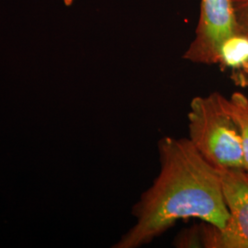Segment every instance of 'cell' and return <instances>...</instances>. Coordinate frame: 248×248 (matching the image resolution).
I'll return each instance as SVG.
<instances>
[{"label":"cell","instance_id":"cell-1","mask_svg":"<svg viewBox=\"0 0 248 248\" xmlns=\"http://www.w3.org/2000/svg\"><path fill=\"white\" fill-rule=\"evenodd\" d=\"M158 153L159 173L133 206L135 223L115 248L148 245L180 220L197 219L219 229L228 222L219 169L187 138L163 137Z\"/></svg>","mask_w":248,"mask_h":248},{"label":"cell","instance_id":"cell-2","mask_svg":"<svg viewBox=\"0 0 248 248\" xmlns=\"http://www.w3.org/2000/svg\"><path fill=\"white\" fill-rule=\"evenodd\" d=\"M187 139L219 169H244L239 131L219 92L192 98L187 112Z\"/></svg>","mask_w":248,"mask_h":248},{"label":"cell","instance_id":"cell-3","mask_svg":"<svg viewBox=\"0 0 248 248\" xmlns=\"http://www.w3.org/2000/svg\"><path fill=\"white\" fill-rule=\"evenodd\" d=\"M229 211L223 229L201 222L202 248H248V177L242 169H219Z\"/></svg>","mask_w":248,"mask_h":248},{"label":"cell","instance_id":"cell-4","mask_svg":"<svg viewBox=\"0 0 248 248\" xmlns=\"http://www.w3.org/2000/svg\"><path fill=\"white\" fill-rule=\"evenodd\" d=\"M237 31L232 0H201L195 37L183 58L194 63L217 64L223 41Z\"/></svg>","mask_w":248,"mask_h":248},{"label":"cell","instance_id":"cell-5","mask_svg":"<svg viewBox=\"0 0 248 248\" xmlns=\"http://www.w3.org/2000/svg\"><path fill=\"white\" fill-rule=\"evenodd\" d=\"M217 64L230 71L234 81L247 86L248 79V36L237 31L223 41L218 54Z\"/></svg>","mask_w":248,"mask_h":248},{"label":"cell","instance_id":"cell-6","mask_svg":"<svg viewBox=\"0 0 248 248\" xmlns=\"http://www.w3.org/2000/svg\"><path fill=\"white\" fill-rule=\"evenodd\" d=\"M228 110L239 131L244 171L248 177V98L242 92H234L227 98Z\"/></svg>","mask_w":248,"mask_h":248},{"label":"cell","instance_id":"cell-7","mask_svg":"<svg viewBox=\"0 0 248 248\" xmlns=\"http://www.w3.org/2000/svg\"><path fill=\"white\" fill-rule=\"evenodd\" d=\"M174 246L176 248H202L201 223L181 231L175 238Z\"/></svg>","mask_w":248,"mask_h":248},{"label":"cell","instance_id":"cell-8","mask_svg":"<svg viewBox=\"0 0 248 248\" xmlns=\"http://www.w3.org/2000/svg\"><path fill=\"white\" fill-rule=\"evenodd\" d=\"M239 31L248 36V0H232Z\"/></svg>","mask_w":248,"mask_h":248},{"label":"cell","instance_id":"cell-9","mask_svg":"<svg viewBox=\"0 0 248 248\" xmlns=\"http://www.w3.org/2000/svg\"><path fill=\"white\" fill-rule=\"evenodd\" d=\"M63 3H64V5L65 6H67V7H70L73 5V3H74V0H63Z\"/></svg>","mask_w":248,"mask_h":248},{"label":"cell","instance_id":"cell-10","mask_svg":"<svg viewBox=\"0 0 248 248\" xmlns=\"http://www.w3.org/2000/svg\"><path fill=\"white\" fill-rule=\"evenodd\" d=\"M247 87H248V84H247Z\"/></svg>","mask_w":248,"mask_h":248}]
</instances>
